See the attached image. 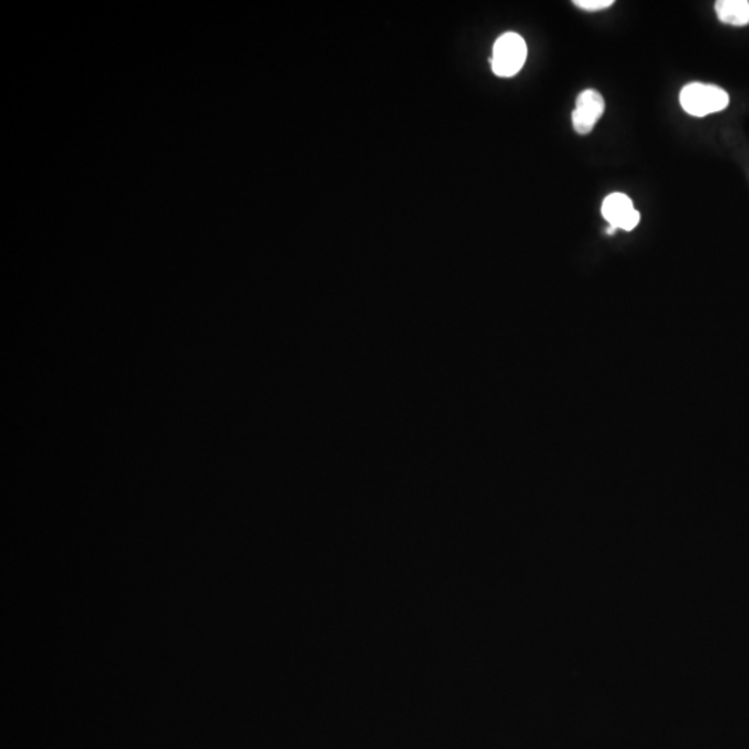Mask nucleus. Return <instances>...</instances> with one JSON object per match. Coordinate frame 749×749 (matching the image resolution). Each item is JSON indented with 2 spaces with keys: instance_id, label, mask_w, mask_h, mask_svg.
<instances>
[{
  "instance_id": "nucleus-2",
  "label": "nucleus",
  "mask_w": 749,
  "mask_h": 749,
  "mask_svg": "<svg viewBox=\"0 0 749 749\" xmlns=\"http://www.w3.org/2000/svg\"><path fill=\"white\" fill-rule=\"evenodd\" d=\"M528 56L525 40L515 32H507L496 40L491 67L498 77H514L520 71Z\"/></svg>"
},
{
  "instance_id": "nucleus-1",
  "label": "nucleus",
  "mask_w": 749,
  "mask_h": 749,
  "mask_svg": "<svg viewBox=\"0 0 749 749\" xmlns=\"http://www.w3.org/2000/svg\"><path fill=\"white\" fill-rule=\"evenodd\" d=\"M729 102L726 91L712 83H689L680 92L681 107L694 117H706L722 112L729 106Z\"/></svg>"
},
{
  "instance_id": "nucleus-5",
  "label": "nucleus",
  "mask_w": 749,
  "mask_h": 749,
  "mask_svg": "<svg viewBox=\"0 0 749 749\" xmlns=\"http://www.w3.org/2000/svg\"><path fill=\"white\" fill-rule=\"evenodd\" d=\"M716 15L727 26L744 27L749 24V2L746 0H719Z\"/></svg>"
},
{
  "instance_id": "nucleus-4",
  "label": "nucleus",
  "mask_w": 749,
  "mask_h": 749,
  "mask_svg": "<svg viewBox=\"0 0 749 749\" xmlns=\"http://www.w3.org/2000/svg\"><path fill=\"white\" fill-rule=\"evenodd\" d=\"M605 110V102L597 91L587 90L580 93L576 101V109L572 114L574 131L579 135H587L594 130Z\"/></svg>"
},
{
  "instance_id": "nucleus-6",
  "label": "nucleus",
  "mask_w": 749,
  "mask_h": 749,
  "mask_svg": "<svg viewBox=\"0 0 749 749\" xmlns=\"http://www.w3.org/2000/svg\"><path fill=\"white\" fill-rule=\"evenodd\" d=\"M573 4L574 6L586 10V12H600V10L611 7L614 2L612 0H574Z\"/></svg>"
},
{
  "instance_id": "nucleus-3",
  "label": "nucleus",
  "mask_w": 749,
  "mask_h": 749,
  "mask_svg": "<svg viewBox=\"0 0 749 749\" xmlns=\"http://www.w3.org/2000/svg\"><path fill=\"white\" fill-rule=\"evenodd\" d=\"M604 219L609 227L626 232L635 230L640 222V213L633 206L632 198L625 193H612L606 196L601 207Z\"/></svg>"
}]
</instances>
